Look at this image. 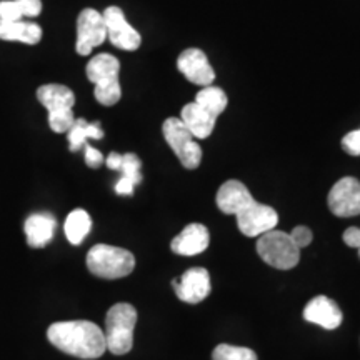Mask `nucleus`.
Returning <instances> with one entry per match:
<instances>
[{
  "instance_id": "obj_29",
  "label": "nucleus",
  "mask_w": 360,
  "mask_h": 360,
  "mask_svg": "<svg viewBox=\"0 0 360 360\" xmlns=\"http://www.w3.org/2000/svg\"><path fill=\"white\" fill-rule=\"evenodd\" d=\"M344 242L349 247H355L359 249V257H360V229L359 227H349L344 232Z\"/></svg>"
},
{
  "instance_id": "obj_28",
  "label": "nucleus",
  "mask_w": 360,
  "mask_h": 360,
  "mask_svg": "<svg viewBox=\"0 0 360 360\" xmlns=\"http://www.w3.org/2000/svg\"><path fill=\"white\" fill-rule=\"evenodd\" d=\"M84 148H85V164H87L90 169H98L103 162H105L101 150H97V148L89 146V143H85Z\"/></svg>"
},
{
  "instance_id": "obj_5",
  "label": "nucleus",
  "mask_w": 360,
  "mask_h": 360,
  "mask_svg": "<svg viewBox=\"0 0 360 360\" xmlns=\"http://www.w3.org/2000/svg\"><path fill=\"white\" fill-rule=\"evenodd\" d=\"M39 102L49 112V125L56 134L69 132L75 122L72 107L75 103V96L69 87L60 84H47L37 90Z\"/></svg>"
},
{
  "instance_id": "obj_7",
  "label": "nucleus",
  "mask_w": 360,
  "mask_h": 360,
  "mask_svg": "<svg viewBox=\"0 0 360 360\" xmlns=\"http://www.w3.org/2000/svg\"><path fill=\"white\" fill-rule=\"evenodd\" d=\"M162 132L184 167L188 170L199 167L202 162V148L182 120L177 117H170L162 125Z\"/></svg>"
},
{
  "instance_id": "obj_10",
  "label": "nucleus",
  "mask_w": 360,
  "mask_h": 360,
  "mask_svg": "<svg viewBox=\"0 0 360 360\" xmlns=\"http://www.w3.org/2000/svg\"><path fill=\"white\" fill-rule=\"evenodd\" d=\"M102 15L107 27V39L110 40L112 45H115L120 51L127 52H134L141 47V34L129 24L122 8L115 6L107 7L105 11L102 12Z\"/></svg>"
},
{
  "instance_id": "obj_23",
  "label": "nucleus",
  "mask_w": 360,
  "mask_h": 360,
  "mask_svg": "<svg viewBox=\"0 0 360 360\" xmlns=\"http://www.w3.org/2000/svg\"><path fill=\"white\" fill-rule=\"evenodd\" d=\"M65 236L72 245L82 244L92 229V219L84 209H75L65 220Z\"/></svg>"
},
{
  "instance_id": "obj_18",
  "label": "nucleus",
  "mask_w": 360,
  "mask_h": 360,
  "mask_svg": "<svg viewBox=\"0 0 360 360\" xmlns=\"http://www.w3.org/2000/svg\"><path fill=\"white\" fill-rule=\"evenodd\" d=\"M57 222L51 214H34L25 220L27 244L34 249L45 247L56 233Z\"/></svg>"
},
{
  "instance_id": "obj_6",
  "label": "nucleus",
  "mask_w": 360,
  "mask_h": 360,
  "mask_svg": "<svg viewBox=\"0 0 360 360\" xmlns=\"http://www.w3.org/2000/svg\"><path fill=\"white\" fill-rule=\"evenodd\" d=\"M257 254L265 264L278 270H290L300 262V249L290 236L282 231H269L259 237Z\"/></svg>"
},
{
  "instance_id": "obj_13",
  "label": "nucleus",
  "mask_w": 360,
  "mask_h": 360,
  "mask_svg": "<svg viewBox=\"0 0 360 360\" xmlns=\"http://www.w3.org/2000/svg\"><path fill=\"white\" fill-rule=\"evenodd\" d=\"M177 69L188 82L202 85V87L212 85L215 79V72L209 58L199 49H187L180 53L177 58Z\"/></svg>"
},
{
  "instance_id": "obj_2",
  "label": "nucleus",
  "mask_w": 360,
  "mask_h": 360,
  "mask_svg": "<svg viewBox=\"0 0 360 360\" xmlns=\"http://www.w3.org/2000/svg\"><path fill=\"white\" fill-rule=\"evenodd\" d=\"M119 72L120 62L110 53H98V56L90 58L85 74H87L90 82L96 85L94 96L102 105H115L122 97Z\"/></svg>"
},
{
  "instance_id": "obj_20",
  "label": "nucleus",
  "mask_w": 360,
  "mask_h": 360,
  "mask_svg": "<svg viewBox=\"0 0 360 360\" xmlns=\"http://www.w3.org/2000/svg\"><path fill=\"white\" fill-rule=\"evenodd\" d=\"M42 39V29L34 22L0 20V40L35 45Z\"/></svg>"
},
{
  "instance_id": "obj_14",
  "label": "nucleus",
  "mask_w": 360,
  "mask_h": 360,
  "mask_svg": "<svg viewBox=\"0 0 360 360\" xmlns=\"http://www.w3.org/2000/svg\"><path fill=\"white\" fill-rule=\"evenodd\" d=\"M107 167L112 170H119L122 177L115 184V192L119 195H132L135 186L142 182L141 174V159L135 154H112L105 159Z\"/></svg>"
},
{
  "instance_id": "obj_19",
  "label": "nucleus",
  "mask_w": 360,
  "mask_h": 360,
  "mask_svg": "<svg viewBox=\"0 0 360 360\" xmlns=\"http://www.w3.org/2000/svg\"><path fill=\"white\" fill-rule=\"evenodd\" d=\"M180 120L186 124V127L191 130V134L195 139H207L214 132L215 127V117H212L209 112H205L199 103L192 102L184 105L182 112H180Z\"/></svg>"
},
{
  "instance_id": "obj_17",
  "label": "nucleus",
  "mask_w": 360,
  "mask_h": 360,
  "mask_svg": "<svg viewBox=\"0 0 360 360\" xmlns=\"http://www.w3.org/2000/svg\"><path fill=\"white\" fill-rule=\"evenodd\" d=\"M252 199H254V197H252L250 191L244 186V184L238 182V180H227V182L222 184V187L219 188L215 202H217V207L224 214L236 215L238 210H240L245 204H249Z\"/></svg>"
},
{
  "instance_id": "obj_15",
  "label": "nucleus",
  "mask_w": 360,
  "mask_h": 360,
  "mask_svg": "<svg viewBox=\"0 0 360 360\" xmlns=\"http://www.w3.org/2000/svg\"><path fill=\"white\" fill-rule=\"evenodd\" d=\"M304 319L310 323L326 328V330H335L344 321V315L335 300L328 299L326 295H317L305 305Z\"/></svg>"
},
{
  "instance_id": "obj_1",
  "label": "nucleus",
  "mask_w": 360,
  "mask_h": 360,
  "mask_svg": "<svg viewBox=\"0 0 360 360\" xmlns=\"http://www.w3.org/2000/svg\"><path fill=\"white\" fill-rule=\"evenodd\" d=\"M47 337L53 347L77 359H98L107 350L103 330L89 321L56 322L49 327Z\"/></svg>"
},
{
  "instance_id": "obj_24",
  "label": "nucleus",
  "mask_w": 360,
  "mask_h": 360,
  "mask_svg": "<svg viewBox=\"0 0 360 360\" xmlns=\"http://www.w3.org/2000/svg\"><path fill=\"white\" fill-rule=\"evenodd\" d=\"M193 102L199 103L202 109L217 119V117L227 109L229 101L222 89L214 87V85H207V87H202L200 92H197L195 101Z\"/></svg>"
},
{
  "instance_id": "obj_11",
  "label": "nucleus",
  "mask_w": 360,
  "mask_h": 360,
  "mask_svg": "<svg viewBox=\"0 0 360 360\" xmlns=\"http://www.w3.org/2000/svg\"><path fill=\"white\" fill-rule=\"evenodd\" d=\"M328 209L337 217H355L360 214V182L355 177H344L330 188Z\"/></svg>"
},
{
  "instance_id": "obj_12",
  "label": "nucleus",
  "mask_w": 360,
  "mask_h": 360,
  "mask_svg": "<svg viewBox=\"0 0 360 360\" xmlns=\"http://www.w3.org/2000/svg\"><path fill=\"white\" fill-rule=\"evenodd\" d=\"M175 294L182 302L187 304H199L209 297L212 290V283H210V276L204 267H192L184 276L175 278L172 282Z\"/></svg>"
},
{
  "instance_id": "obj_3",
  "label": "nucleus",
  "mask_w": 360,
  "mask_h": 360,
  "mask_svg": "<svg viewBox=\"0 0 360 360\" xmlns=\"http://www.w3.org/2000/svg\"><path fill=\"white\" fill-rule=\"evenodd\" d=\"M137 310L130 304H115L105 315V344L114 355H125L132 350Z\"/></svg>"
},
{
  "instance_id": "obj_22",
  "label": "nucleus",
  "mask_w": 360,
  "mask_h": 360,
  "mask_svg": "<svg viewBox=\"0 0 360 360\" xmlns=\"http://www.w3.org/2000/svg\"><path fill=\"white\" fill-rule=\"evenodd\" d=\"M67 134H69V143L72 152H77L80 148H84L89 139L101 141L103 137V130L101 127V124H90L85 119H75V122L72 124V127Z\"/></svg>"
},
{
  "instance_id": "obj_26",
  "label": "nucleus",
  "mask_w": 360,
  "mask_h": 360,
  "mask_svg": "<svg viewBox=\"0 0 360 360\" xmlns=\"http://www.w3.org/2000/svg\"><path fill=\"white\" fill-rule=\"evenodd\" d=\"M342 148L352 157H360V129L352 130L342 139Z\"/></svg>"
},
{
  "instance_id": "obj_8",
  "label": "nucleus",
  "mask_w": 360,
  "mask_h": 360,
  "mask_svg": "<svg viewBox=\"0 0 360 360\" xmlns=\"http://www.w3.org/2000/svg\"><path fill=\"white\" fill-rule=\"evenodd\" d=\"M238 231L247 237H260L262 233L274 231L278 222L276 209L270 205L259 204L252 199L236 214Z\"/></svg>"
},
{
  "instance_id": "obj_21",
  "label": "nucleus",
  "mask_w": 360,
  "mask_h": 360,
  "mask_svg": "<svg viewBox=\"0 0 360 360\" xmlns=\"http://www.w3.org/2000/svg\"><path fill=\"white\" fill-rule=\"evenodd\" d=\"M42 12L40 0H4L0 2V20H22L24 17H37Z\"/></svg>"
},
{
  "instance_id": "obj_4",
  "label": "nucleus",
  "mask_w": 360,
  "mask_h": 360,
  "mask_svg": "<svg viewBox=\"0 0 360 360\" xmlns=\"http://www.w3.org/2000/svg\"><path fill=\"white\" fill-rule=\"evenodd\" d=\"M87 267L96 277L115 281L127 277L135 267V257L129 250L120 247L97 244L89 250Z\"/></svg>"
},
{
  "instance_id": "obj_27",
  "label": "nucleus",
  "mask_w": 360,
  "mask_h": 360,
  "mask_svg": "<svg viewBox=\"0 0 360 360\" xmlns=\"http://www.w3.org/2000/svg\"><path fill=\"white\" fill-rule=\"evenodd\" d=\"M289 236L292 240L295 242V245L299 247V249H304V247L310 245V242H312V238H314L312 231H310L309 227H305V225H297V227H294V231H292Z\"/></svg>"
},
{
  "instance_id": "obj_16",
  "label": "nucleus",
  "mask_w": 360,
  "mask_h": 360,
  "mask_svg": "<svg viewBox=\"0 0 360 360\" xmlns=\"http://www.w3.org/2000/svg\"><path fill=\"white\" fill-rule=\"evenodd\" d=\"M210 242L209 231H207L205 225L202 224H188L177 237H174L170 249L174 254L179 255H197L207 250Z\"/></svg>"
},
{
  "instance_id": "obj_25",
  "label": "nucleus",
  "mask_w": 360,
  "mask_h": 360,
  "mask_svg": "<svg viewBox=\"0 0 360 360\" xmlns=\"http://www.w3.org/2000/svg\"><path fill=\"white\" fill-rule=\"evenodd\" d=\"M212 360H259L252 349L237 347V345L220 344L214 349Z\"/></svg>"
},
{
  "instance_id": "obj_9",
  "label": "nucleus",
  "mask_w": 360,
  "mask_h": 360,
  "mask_svg": "<svg viewBox=\"0 0 360 360\" xmlns=\"http://www.w3.org/2000/svg\"><path fill=\"white\" fill-rule=\"evenodd\" d=\"M107 40V27L103 15L96 8H84L77 19V42L75 51L79 56H89L94 49Z\"/></svg>"
}]
</instances>
